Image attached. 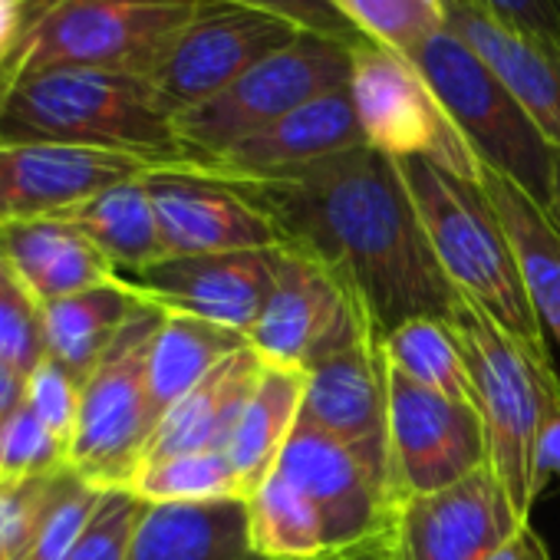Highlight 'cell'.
<instances>
[{
	"instance_id": "obj_1",
	"label": "cell",
	"mask_w": 560,
	"mask_h": 560,
	"mask_svg": "<svg viewBox=\"0 0 560 560\" xmlns=\"http://www.w3.org/2000/svg\"><path fill=\"white\" fill-rule=\"evenodd\" d=\"M291 244L324 264L383 340L416 317L452 320L455 291L439 270L396 159L360 145L314 165L224 182Z\"/></svg>"
},
{
	"instance_id": "obj_2",
	"label": "cell",
	"mask_w": 560,
	"mask_h": 560,
	"mask_svg": "<svg viewBox=\"0 0 560 560\" xmlns=\"http://www.w3.org/2000/svg\"><path fill=\"white\" fill-rule=\"evenodd\" d=\"M396 168L455 298L508 334L537 370L557 373L550 337L530 307L514 250L485 191L425 159H396Z\"/></svg>"
},
{
	"instance_id": "obj_3",
	"label": "cell",
	"mask_w": 560,
	"mask_h": 560,
	"mask_svg": "<svg viewBox=\"0 0 560 560\" xmlns=\"http://www.w3.org/2000/svg\"><path fill=\"white\" fill-rule=\"evenodd\" d=\"M0 142H63L188 168L175 113L155 83L116 70L57 67L11 80L0 103Z\"/></svg>"
},
{
	"instance_id": "obj_4",
	"label": "cell",
	"mask_w": 560,
	"mask_h": 560,
	"mask_svg": "<svg viewBox=\"0 0 560 560\" xmlns=\"http://www.w3.org/2000/svg\"><path fill=\"white\" fill-rule=\"evenodd\" d=\"M218 0H31L8 80L57 70L152 77L172 40Z\"/></svg>"
},
{
	"instance_id": "obj_5",
	"label": "cell",
	"mask_w": 560,
	"mask_h": 560,
	"mask_svg": "<svg viewBox=\"0 0 560 560\" xmlns=\"http://www.w3.org/2000/svg\"><path fill=\"white\" fill-rule=\"evenodd\" d=\"M429 80L442 109L471 145L478 162L553 214L557 205V149L534 126L498 73L452 31L432 37L409 57Z\"/></svg>"
},
{
	"instance_id": "obj_6",
	"label": "cell",
	"mask_w": 560,
	"mask_h": 560,
	"mask_svg": "<svg viewBox=\"0 0 560 560\" xmlns=\"http://www.w3.org/2000/svg\"><path fill=\"white\" fill-rule=\"evenodd\" d=\"M353 44L304 31L294 44L254 63L211 100L175 116L185 162L221 155L241 139L284 119L304 103L350 86Z\"/></svg>"
},
{
	"instance_id": "obj_7",
	"label": "cell",
	"mask_w": 560,
	"mask_h": 560,
	"mask_svg": "<svg viewBox=\"0 0 560 560\" xmlns=\"http://www.w3.org/2000/svg\"><path fill=\"white\" fill-rule=\"evenodd\" d=\"M452 324L471 366L475 406L488 435V468L504 488L514 514L521 521H530V508L540 494L537 432L544 389L560 380L557 373L537 370V363L508 334H501L465 301H455Z\"/></svg>"
},
{
	"instance_id": "obj_8",
	"label": "cell",
	"mask_w": 560,
	"mask_h": 560,
	"mask_svg": "<svg viewBox=\"0 0 560 560\" xmlns=\"http://www.w3.org/2000/svg\"><path fill=\"white\" fill-rule=\"evenodd\" d=\"M159 324L162 311L142 304L106 360L83 383L70 468L103 491L129 488L132 475L139 471L145 442L155 432V412L149 399V353Z\"/></svg>"
},
{
	"instance_id": "obj_9",
	"label": "cell",
	"mask_w": 560,
	"mask_h": 560,
	"mask_svg": "<svg viewBox=\"0 0 560 560\" xmlns=\"http://www.w3.org/2000/svg\"><path fill=\"white\" fill-rule=\"evenodd\" d=\"M350 60V96L370 149L389 159H425L448 175L478 185V155L409 57L363 37L353 44Z\"/></svg>"
},
{
	"instance_id": "obj_10",
	"label": "cell",
	"mask_w": 560,
	"mask_h": 560,
	"mask_svg": "<svg viewBox=\"0 0 560 560\" xmlns=\"http://www.w3.org/2000/svg\"><path fill=\"white\" fill-rule=\"evenodd\" d=\"M376 337L360 304L311 254L277 244L267 301L247 334V347L264 366L311 370L317 360Z\"/></svg>"
},
{
	"instance_id": "obj_11",
	"label": "cell",
	"mask_w": 560,
	"mask_h": 560,
	"mask_svg": "<svg viewBox=\"0 0 560 560\" xmlns=\"http://www.w3.org/2000/svg\"><path fill=\"white\" fill-rule=\"evenodd\" d=\"M485 465L488 435L478 406L389 370V501L448 488Z\"/></svg>"
},
{
	"instance_id": "obj_12",
	"label": "cell",
	"mask_w": 560,
	"mask_h": 560,
	"mask_svg": "<svg viewBox=\"0 0 560 560\" xmlns=\"http://www.w3.org/2000/svg\"><path fill=\"white\" fill-rule=\"evenodd\" d=\"M277 471L320 511L334 560H386L389 494L343 442L301 419L277 458Z\"/></svg>"
},
{
	"instance_id": "obj_13",
	"label": "cell",
	"mask_w": 560,
	"mask_h": 560,
	"mask_svg": "<svg viewBox=\"0 0 560 560\" xmlns=\"http://www.w3.org/2000/svg\"><path fill=\"white\" fill-rule=\"evenodd\" d=\"M301 34L298 24L257 8L211 4L172 40L149 80L178 116L231 86L241 73L294 44Z\"/></svg>"
},
{
	"instance_id": "obj_14",
	"label": "cell",
	"mask_w": 560,
	"mask_h": 560,
	"mask_svg": "<svg viewBox=\"0 0 560 560\" xmlns=\"http://www.w3.org/2000/svg\"><path fill=\"white\" fill-rule=\"evenodd\" d=\"M521 524L485 465L448 488L393 501L386 560H485Z\"/></svg>"
},
{
	"instance_id": "obj_15",
	"label": "cell",
	"mask_w": 560,
	"mask_h": 560,
	"mask_svg": "<svg viewBox=\"0 0 560 560\" xmlns=\"http://www.w3.org/2000/svg\"><path fill=\"white\" fill-rule=\"evenodd\" d=\"M116 277L142 304L224 327L247 340L273 280V247L162 257L139 270H116Z\"/></svg>"
},
{
	"instance_id": "obj_16",
	"label": "cell",
	"mask_w": 560,
	"mask_h": 560,
	"mask_svg": "<svg viewBox=\"0 0 560 560\" xmlns=\"http://www.w3.org/2000/svg\"><path fill=\"white\" fill-rule=\"evenodd\" d=\"M301 419L343 442L389 494V366L380 337H363L307 370Z\"/></svg>"
},
{
	"instance_id": "obj_17",
	"label": "cell",
	"mask_w": 560,
	"mask_h": 560,
	"mask_svg": "<svg viewBox=\"0 0 560 560\" xmlns=\"http://www.w3.org/2000/svg\"><path fill=\"white\" fill-rule=\"evenodd\" d=\"M172 168L165 162L63 145V142H0V221L60 214L119 182Z\"/></svg>"
},
{
	"instance_id": "obj_18",
	"label": "cell",
	"mask_w": 560,
	"mask_h": 560,
	"mask_svg": "<svg viewBox=\"0 0 560 560\" xmlns=\"http://www.w3.org/2000/svg\"><path fill=\"white\" fill-rule=\"evenodd\" d=\"M145 185L165 257L267 250L280 244L273 221L218 178L188 168H162L145 175Z\"/></svg>"
},
{
	"instance_id": "obj_19",
	"label": "cell",
	"mask_w": 560,
	"mask_h": 560,
	"mask_svg": "<svg viewBox=\"0 0 560 560\" xmlns=\"http://www.w3.org/2000/svg\"><path fill=\"white\" fill-rule=\"evenodd\" d=\"M360 145H366V139L353 109L350 86H343V90H334L327 96L304 103L301 109L241 139L221 155L188 165V172H198L218 182L264 178V175H280V172L314 165L320 159H330Z\"/></svg>"
},
{
	"instance_id": "obj_20",
	"label": "cell",
	"mask_w": 560,
	"mask_h": 560,
	"mask_svg": "<svg viewBox=\"0 0 560 560\" xmlns=\"http://www.w3.org/2000/svg\"><path fill=\"white\" fill-rule=\"evenodd\" d=\"M448 31L462 37L514 93L534 126L560 152V44L521 34L471 0H445Z\"/></svg>"
},
{
	"instance_id": "obj_21",
	"label": "cell",
	"mask_w": 560,
	"mask_h": 560,
	"mask_svg": "<svg viewBox=\"0 0 560 560\" xmlns=\"http://www.w3.org/2000/svg\"><path fill=\"white\" fill-rule=\"evenodd\" d=\"M0 267L40 304H54L116 280L113 260L63 218L0 221Z\"/></svg>"
},
{
	"instance_id": "obj_22",
	"label": "cell",
	"mask_w": 560,
	"mask_h": 560,
	"mask_svg": "<svg viewBox=\"0 0 560 560\" xmlns=\"http://www.w3.org/2000/svg\"><path fill=\"white\" fill-rule=\"evenodd\" d=\"M260 360L250 347L221 360L191 393H185L145 442L142 465L185 452H228L241 409L257 383Z\"/></svg>"
},
{
	"instance_id": "obj_23",
	"label": "cell",
	"mask_w": 560,
	"mask_h": 560,
	"mask_svg": "<svg viewBox=\"0 0 560 560\" xmlns=\"http://www.w3.org/2000/svg\"><path fill=\"white\" fill-rule=\"evenodd\" d=\"M478 188L491 201L514 250L530 307L560 353V224L514 182L481 165Z\"/></svg>"
},
{
	"instance_id": "obj_24",
	"label": "cell",
	"mask_w": 560,
	"mask_h": 560,
	"mask_svg": "<svg viewBox=\"0 0 560 560\" xmlns=\"http://www.w3.org/2000/svg\"><path fill=\"white\" fill-rule=\"evenodd\" d=\"M129 560H264L250 544L247 501L145 504Z\"/></svg>"
},
{
	"instance_id": "obj_25",
	"label": "cell",
	"mask_w": 560,
	"mask_h": 560,
	"mask_svg": "<svg viewBox=\"0 0 560 560\" xmlns=\"http://www.w3.org/2000/svg\"><path fill=\"white\" fill-rule=\"evenodd\" d=\"M304 393H307L304 370H280V366L260 363L257 383H254V389L241 409V419L231 432V442H228V458L241 481L244 501L277 468L280 452H284L291 432L301 422Z\"/></svg>"
},
{
	"instance_id": "obj_26",
	"label": "cell",
	"mask_w": 560,
	"mask_h": 560,
	"mask_svg": "<svg viewBox=\"0 0 560 560\" xmlns=\"http://www.w3.org/2000/svg\"><path fill=\"white\" fill-rule=\"evenodd\" d=\"M142 301L122 284L109 280L93 291L54 301L40 307L44 317V347L54 363H60L80 386L106 360L126 324L139 314Z\"/></svg>"
},
{
	"instance_id": "obj_27",
	"label": "cell",
	"mask_w": 560,
	"mask_h": 560,
	"mask_svg": "<svg viewBox=\"0 0 560 560\" xmlns=\"http://www.w3.org/2000/svg\"><path fill=\"white\" fill-rule=\"evenodd\" d=\"M54 218H63L80 228L113 260L116 270H139L165 257L145 175L119 182Z\"/></svg>"
},
{
	"instance_id": "obj_28",
	"label": "cell",
	"mask_w": 560,
	"mask_h": 560,
	"mask_svg": "<svg viewBox=\"0 0 560 560\" xmlns=\"http://www.w3.org/2000/svg\"><path fill=\"white\" fill-rule=\"evenodd\" d=\"M244 347L247 340L241 334L162 311V324L155 330L152 353H149V399H152L155 425L221 360H228Z\"/></svg>"
},
{
	"instance_id": "obj_29",
	"label": "cell",
	"mask_w": 560,
	"mask_h": 560,
	"mask_svg": "<svg viewBox=\"0 0 560 560\" xmlns=\"http://www.w3.org/2000/svg\"><path fill=\"white\" fill-rule=\"evenodd\" d=\"M247 527L264 560H334L320 511L277 468L247 498Z\"/></svg>"
},
{
	"instance_id": "obj_30",
	"label": "cell",
	"mask_w": 560,
	"mask_h": 560,
	"mask_svg": "<svg viewBox=\"0 0 560 560\" xmlns=\"http://www.w3.org/2000/svg\"><path fill=\"white\" fill-rule=\"evenodd\" d=\"M386 366L406 380L445 393L462 402H475L471 366L462 337L445 317H416L383 337Z\"/></svg>"
},
{
	"instance_id": "obj_31",
	"label": "cell",
	"mask_w": 560,
	"mask_h": 560,
	"mask_svg": "<svg viewBox=\"0 0 560 560\" xmlns=\"http://www.w3.org/2000/svg\"><path fill=\"white\" fill-rule=\"evenodd\" d=\"M145 504H208L244 501L228 452H185L142 465L129 488Z\"/></svg>"
},
{
	"instance_id": "obj_32",
	"label": "cell",
	"mask_w": 560,
	"mask_h": 560,
	"mask_svg": "<svg viewBox=\"0 0 560 560\" xmlns=\"http://www.w3.org/2000/svg\"><path fill=\"white\" fill-rule=\"evenodd\" d=\"M334 4L366 40L402 57L419 54L432 37L448 31L445 0H334Z\"/></svg>"
},
{
	"instance_id": "obj_33",
	"label": "cell",
	"mask_w": 560,
	"mask_h": 560,
	"mask_svg": "<svg viewBox=\"0 0 560 560\" xmlns=\"http://www.w3.org/2000/svg\"><path fill=\"white\" fill-rule=\"evenodd\" d=\"M100 498H103V488L90 485L73 468H63L54 478L40 527H37L34 544L24 560H70Z\"/></svg>"
},
{
	"instance_id": "obj_34",
	"label": "cell",
	"mask_w": 560,
	"mask_h": 560,
	"mask_svg": "<svg viewBox=\"0 0 560 560\" xmlns=\"http://www.w3.org/2000/svg\"><path fill=\"white\" fill-rule=\"evenodd\" d=\"M70 468V448L24 399L0 425V478H44Z\"/></svg>"
},
{
	"instance_id": "obj_35",
	"label": "cell",
	"mask_w": 560,
	"mask_h": 560,
	"mask_svg": "<svg viewBox=\"0 0 560 560\" xmlns=\"http://www.w3.org/2000/svg\"><path fill=\"white\" fill-rule=\"evenodd\" d=\"M47 357L40 304L0 267V363L31 376Z\"/></svg>"
},
{
	"instance_id": "obj_36",
	"label": "cell",
	"mask_w": 560,
	"mask_h": 560,
	"mask_svg": "<svg viewBox=\"0 0 560 560\" xmlns=\"http://www.w3.org/2000/svg\"><path fill=\"white\" fill-rule=\"evenodd\" d=\"M145 514V501H139L126 488L103 491L77 550L70 560H129L132 537Z\"/></svg>"
},
{
	"instance_id": "obj_37",
	"label": "cell",
	"mask_w": 560,
	"mask_h": 560,
	"mask_svg": "<svg viewBox=\"0 0 560 560\" xmlns=\"http://www.w3.org/2000/svg\"><path fill=\"white\" fill-rule=\"evenodd\" d=\"M57 475L24 478V481L0 478V560L27 557Z\"/></svg>"
},
{
	"instance_id": "obj_38",
	"label": "cell",
	"mask_w": 560,
	"mask_h": 560,
	"mask_svg": "<svg viewBox=\"0 0 560 560\" xmlns=\"http://www.w3.org/2000/svg\"><path fill=\"white\" fill-rule=\"evenodd\" d=\"M80 393L83 386L50 357L27 376V402L44 419V425L70 448L77 419H80Z\"/></svg>"
},
{
	"instance_id": "obj_39",
	"label": "cell",
	"mask_w": 560,
	"mask_h": 560,
	"mask_svg": "<svg viewBox=\"0 0 560 560\" xmlns=\"http://www.w3.org/2000/svg\"><path fill=\"white\" fill-rule=\"evenodd\" d=\"M218 4L257 8V11H267V14H277V18L298 24L301 31L337 37V40H347V44L363 40V34L340 14V8L334 4V0H218Z\"/></svg>"
},
{
	"instance_id": "obj_40",
	"label": "cell",
	"mask_w": 560,
	"mask_h": 560,
	"mask_svg": "<svg viewBox=\"0 0 560 560\" xmlns=\"http://www.w3.org/2000/svg\"><path fill=\"white\" fill-rule=\"evenodd\" d=\"M471 4L521 34L560 44V0H471Z\"/></svg>"
},
{
	"instance_id": "obj_41",
	"label": "cell",
	"mask_w": 560,
	"mask_h": 560,
	"mask_svg": "<svg viewBox=\"0 0 560 560\" xmlns=\"http://www.w3.org/2000/svg\"><path fill=\"white\" fill-rule=\"evenodd\" d=\"M550 478L560 481V383L544 389L537 432V491H544Z\"/></svg>"
},
{
	"instance_id": "obj_42",
	"label": "cell",
	"mask_w": 560,
	"mask_h": 560,
	"mask_svg": "<svg viewBox=\"0 0 560 560\" xmlns=\"http://www.w3.org/2000/svg\"><path fill=\"white\" fill-rule=\"evenodd\" d=\"M27 4L31 0H0V73L4 77L27 31Z\"/></svg>"
},
{
	"instance_id": "obj_43",
	"label": "cell",
	"mask_w": 560,
	"mask_h": 560,
	"mask_svg": "<svg viewBox=\"0 0 560 560\" xmlns=\"http://www.w3.org/2000/svg\"><path fill=\"white\" fill-rule=\"evenodd\" d=\"M485 560H550V550H547V544H544V537L534 530V524L530 521H524L491 557H485Z\"/></svg>"
},
{
	"instance_id": "obj_44",
	"label": "cell",
	"mask_w": 560,
	"mask_h": 560,
	"mask_svg": "<svg viewBox=\"0 0 560 560\" xmlns=\"http://www.w3.org/2000/svg\"><path fill=\"white\" fill-rule=\"evenodd\" d=\"M27 399V376L0 363V425Z\"/></svg>"
},
{
	"instance_id": "obj_45",
	"label": "cell",
	"mask_w": 560,
	"mask_h": 560,
	"mask_svg": "<svg viewBox=\"0 0 560 560\" xmlns=\"http://www.w3.org/2000/svg\"><path fill=\"white\" fill-rule=\"evenodd\" d=\"M553 218L560 224V152H557V205H553Z\"/></svg>"
},
{
	"instance_id": "obj_46",
	"label": "cell",
	"mask_w": 560,
	"mask_h": 560,
	"mask_svg": "<svg viewBox=\"0 0 560 560\" xmlns=\"http://www.w3.org/2000/svg\"><path fill=\"white\" fill-rule=\"evenodd\" d=\"M8 83H11V80H8L4 73H0V103H4V93H8Z\"/></svg>"
}]
</instances>
